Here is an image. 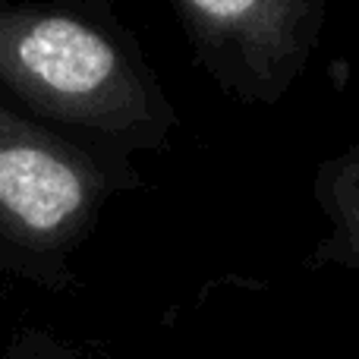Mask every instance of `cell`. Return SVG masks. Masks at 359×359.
Listing matches in <instances>:
<instances>
[{
  "instance_id": "obj_1",
  "label": "cell",
  "mask_w": 359,
  "mask_h": 359,
  "mask_svg": "<svg viewBox=\"0 0 359 359\" xmlns=\"http://www.w3.org/2000/svg\"><path fill=\"white\" fill-rule=\"evenodd\" d=\"M0 76L41 114L123 155L168 149L177 130V111L130 44L79 16L6 25Z\"/></svg>"
},
{
  "instance_id": "obj_2",
  "label": "cell",
  "mask_w": 359,
  "mask_h": 359,
  "mask_svg": "<svg viewBox=\"0 0 359 359\" xmlns=\"http://www.w3.org/2000/svg\"><path fill=\"white\" fill-rule=\"evenodd\" d=\"M123 151H98L0 111V233L35 255L69 252L117 189L136 186Z\"/></svg>"
},
{
  "instance_id": "obj_3",
  "label": "cell",
  "mask_w": 359,
  "mask_h": 359,
  "mask_svg": "<svg viewBox=\"0 0 359 359\" xmlns=\"http://www.w3.org/2000/svg\"><path fill=\"white\" fill-rule=\"evenodd\" d=\"M198 63L227 98L278 104L318 50L328 0H174Z\"/></svg>"
},
{
  "instance_id": "obj_4",
  "label": "cell",
  "mask_w": 359,
  "mask_h": 359,
  "mask_svg": "<svg viewBox=\"0 0 359 359\" xmlns=\"http://www.w3.org/2000/svg\"><path fill=\"white\" fill-rule=\"evenodd\" d=\"M312 198L328 221V233L309 252V268L359 271V142L325 158L312 177Z\"/></svg>"
}]
</instances>
